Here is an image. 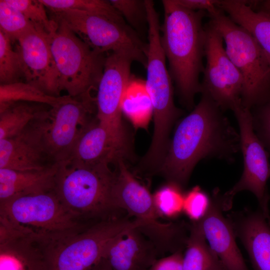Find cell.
<instances>
[{
  "mask_svg": "<svg viewBox=\"0 0 270 270\" xmlns=\"http://www.w3.org/2000/svg\"><path fill=\"white\" fill-rule=\"evenodd\" d=\"M52 13V20L64 22L94 50L102 54L122 53L146 68L148 44L130 26L82 10H68Z\"/></svg>",
  "mask_w": 270,
  "mask_h": 270,
  "instance_id": "9c48e42d",
  "label": "cell"
},
{
  "mask_svg": "<svg viewBox=\"0 0 270 270\" xmlns=\"http://www.w3.org/2000/svg\"><path fill=\"white\" fill-rule=\"evenodd\" d=\"M118 172L112 190L115 208L126 211L141 222L138 228L156 246L159 254L183 250L189 236L190 224L184 222L163 223L154 206L152 196L126 166L124 160L116 162Z\"/></svg>",
  "mask_w": 270,
  "mask_h": 270,
  "instance_id": "8992f818",
  "label": "cell"
},
{
  "mask_svg": "<svg viewBox=\"0 0 270 270\" xmlns=\"http://www.w3.org/2000/svg\"><path fill=\"white\" fill-rule=\"evenodd\" d=\"M248 0H220L219 6L254 38L270 63V15L254 9Z\"/></svg>",
  "mask_w": 270,
  "mask_h": 270,
  "instance_id": "603a6c76",
  "label": "cell"
},
{
  "mask_svg": "<svg viewBox=\"0 0 270 270\" xmlns=\"http://www.w3.org/2000/svg\"><path fill=\"white\" fill-rule=\"evenodd\" d=\"M70 96H50L27 82H16L0 85V112L19 102L40 103L55 108Z\"/></svg>",
  "mask_w": 270,
  "mask_h": 270,
  "instance_id": "484cf974",
  "label": "cell"
},
{
  "mask_svg": "<svg viewBox=\"0 0 270 270\" xmlns=\"http://www.w3.org/2000/svg\"><path fill=\"white\" fill-rule=\"evenodd\" d=\"M184 194L182 187L169 182L152 196L156 209L160 216L174 218L183 212Z\"/></svg>",
  "mask_w": 270,
  "mask_h": 270,
  "instance_id": "f1b7e54d",
  "label": "cell"
},
{
  "mask_svg": "<svg viewBox=\"0 0 270 270\" xmlns=\"http://www.w3.org/2000/svg\"><path fill=\"white\" fill-rule=\"evenodd\" d=\"M90 270H112L104 259L102 258Z\"/></svg>",
  "mask_w": 270,
  "mask_h": 270,
  "instance_id": "f35d334b",
  "label": "cell"
},
{
  "mask_svg": "<svg viewBox=\"0 0 270 270\" xmlns=\"http://www.w3.org/2000/svg\"><path fill=\"white\" fill-rule=\"evenodd\" d=\"M0 270H48L44 243L0 231Z\"/></svg>",
  "mask_w": 270,
  "mask_h": 270,
  "instance_id": "44dd1931",
  "label": "cell"
},
{
  "mask_svg": "<svg viewBox=\"0 0 270 270\" xmlns=\"http://www.w3.org/2000/svg\"><path fill=\"white\" fill-rule=\"evenodd\" d=\"M206 240L198 222H191L183 257L184 270H227Z\"/></svg>",
  "mask_w": 270,
  "mask_h": 270,
  "instance_id": "cb8c5ba5",
  "label": "cell"
},
{
  "mask_svg": "<svg viewBox=\"0 0 270 270\" xmlns=\"http://www.w3.org/2000/svg\"><path fill=\"white\" fill-rule=\"evenodd\" d=\"M206 94L178 126L158 171L172 182L185 186L194 166L210 158L232 160L240 150V134Z\"/></svg>",
  "mask_w": 270,
  "mask_h": 270,
  "instance_id": "6da1fadb",
  "label": "cell"
},
{
  "mask_svg": "<svg viewBox=\"0 0 270 270\" xmlns=\"http://www.w3.org/2000/svg\"><path fill=\"white\" fill-rule=\"evenodd\" d=\"M48 111L28 102L13 104L0 112V140L16 136Z\"/></svg>",
  "mask_w": 270,
  "mask_h": 270,
  "instance_id": "4316f807",
  "label": "cell"
},
{
  "mask_svg": "<svg viewBox=\"0 0 270 270\" xmlns=\"http://www.w3.org/2000/svg\"><path fill=\"white\" fill-rule=\"evenodd\" d=\"M142 226L138 220L112 216L44 242L48 270H90L116 237Z\"/></svg>",
  "mask_w": 270,
  "mask_h": 270,
  "instance_id": "5b68a950",
  "label": "cell"
},
{
  "mask_svg": "<svg viewBox=\"0 0 270 270\" xmlns=\"http://www.w3.org/2000/svg\"><path fill=\"white\" fill-rule=\"evenodd\" d=\"M206 65L200 93L208 94L222 110L234 112L244 107V78L226 52L223 38L208 21L205 24Z\"/></svg>",
  "mask_w": 270,
  "mask_h": 270,
  "instance_id": "8fae6325",
  "label": "cell"
},
{
  "mask_svg": "<svg viewBox=\"0 0 270 270\" xmlns=\"http://www.w3.org/2000/svg\"><path fill=\"white\" fill-rule=\"evenodd\" d=\"M210 203V196L196 186L184 194L183 212L192 222H198L206 214Z\"/></svg>",
  "mask_w": 270,
  "mask_h": 270,
  "instance_id": "836d02e7",
  "label": "cell"
},
{
  "mask_svg": "<svg viewBox=\"0 0 270 270\" xmlns=\"http://www.w3.org/2000/svg\"><path fill=\"white\" fill-rule=\"evenodd\" d=\"M256 6L257 10L270 15V0H254L252 6Z\"/></svg>",
  "mask_w": 270,
  "mask_h": 270,
  "instance_id": "74e56055",
  "label": "cell"
},
{
  "mask_svg": "<svg viewBox=\"0 0 270 270\" xmlns=\"http://www.w3.org/2000/svg\"><path fill=\"white\" fill-rule=\"evenodd\" d=\"M50 117V110L16 136L0 140V168L40 170L56 164L50 152L46 138Z\"/></svg>",
  "mask_w": 270,
  "mask_h": 270,
  "instance_id": "9a60e30c",
  "label": "cell"
},
{
  "mask_svg": "<svg viewBox=\"0 0 270 270\" xmlns=\"http://www.w3.org/2000/svg\"><path fill=\"white\" fill-rule=\"evenodd\" d=\"M208 16L221 34L228 56L244 82L243 106L251 110L270 98V63L252 36L220 8Z\"/></svg>",
  "mask_w": 270,
  "mask_h": 270,
  "instance_id": "52a82bcc",
  "label": "cell"
},
{
  "mask_svg": "<svg viewBox=\"0 0 270 270\" xmlns=\"http://www.w3.org/2000/svg\"><path fill=\"white\" fill-rule=\"evenodd\" d=\"M180 5L191 10H204L208 14L219 8L220 0H175Z\"/></svg>",
  "mask_w": 270,
  "mask_h": 270,
  "instance_id": "8d00e7d4",
  "label": "cell"
},
{
  "mask_svg": "<svg viewBox=\"0 0 270 270\" xmlns=\"http://www.w3.org/2000/svg\"><path fill=\"white\" fill-rule=\"evenodd\" d=\"M128 148L116 140L96 116L82 128L66 161L85 166L110 164L124 160Z\"/></svg>",
  "mask_w": 270,
  "mask_h": 270,
  "instance_id": "ac0fdd59",
  "label": "cell"
},
{
  "mask_svg": "<svg viewBox=\"0 0 270 270\" xmlns=\"http://www.w3.org/2000/svg\"><path fill=\"white\" fill-rule=\"evenodd\" d=\"M222 195L218 188L213 190L209 208L198 222L209 246L227 270H250L237 246L230 222L222 214Z\"/></svg>",
  "mask_w": 270,
  "mask_h": 270,
  "instance_id": "e0dca14e",
  "label": "cell"
},
{
  "mask_svg": "<svg viewBox=\"0 0 270 270\" xmlns=\"http://www.w3.org/2000/svg\"><path fill=\"white\" fill-rule=\"evenodd\" d=\"M234 113L240 129L244 170L240 180L223 194L224 204L227 209L230 210L234 196L241 191L248 190L256 196L260 210L270 223V196L266 186L270 178L269 154L256 134L251 110L243 107Z\"/></svg>",
  "mask_w": 270,
  "mask_h": 270,
  "instance_id": "30bf717a",
  "label": "cell"
},
{
  "mask_svg": "<svg viewBox=\"0 0 270 270\" xmlns=\"http://www.w3.org/2000/svg\"><path fill=\"white\" fill-rule=\"evenodd\" d=\"M257 107L254 114H252L254 128L259 138L270 152V98Z\"/></svg>",
  "mask_w": 270,
  "mask_h": 270,
  "instance_id": "e575fe53",
  "label": "cell"
},
{
  "mask_svg": "<svg viewBox=\"0 0 270 270\" xmlns=\"http://www.w3.org/2000/svg\"><path fill=\"white\" fill-rule=\"evenodd\" d=\"M10 40L0 31V82L8 84L18 82L22 76L21 60L18 53L14 50Z\"/></svg>",
  "mask_w": 270,
  "mask_h": 270,
  "instance_id": "4dcf8cb0",
  "label": "cell"
},
{
  "mask_svg": "<svg viewBox=\"0 0 270 270\" xmlns=\"http://www.w3.org/2000/svg\"><path fill=\"white\" fill-rule=\"evenodd\" d=\"M16 41V50L21 60L26 82L50 96H60L59 76L48 36L34 28L20 36Z\"/></svg>",
  "mask_w": 270,
  "mask_h": 270,
  "instance_id": "2e32d148",
  "label": "cell"
},
{
  "mask_svg": "<svg viewBox=\"0 0 270 270\" xmlns=\"http://www.w3.org/2000/svg\"><path fill=\"white\" fill-rule=\"evenodd\" d=\"M183 250H178L169 256L157 259L148 270H184Z\"/></svg>",
  "mask_w": 270,
  "mask_h": 270,
  "instance_id": "d590c367",
  "label": "cell"
},
{
  "mask_svg": "<svg viewBox=\"0 0 270 270\" xmlns=\"http://www.w3.org/2000/svg\"><path fill=\"white\" fill-rule=\"evenodd\" d=\"M129 56L111 52L106 58L103 74L96 98V118L120 142L128 145L122 120V100L130 76L132 63Z\"/></svg>",
  "mask_w": 270,
  "mask_h": 270,
  "instance_id": "4fadbf2b",
  "label": "cell"
},
{
  "mask_svg": "<svg viewBox=\"0 0 270 270\" xmlns=\"http://www.w3.org/2000/svg\"><path fill=\"white\" fill-rule=\"evenodd\" d=\"M145 4L148 25L145 84L152 106L154 126L164 128L172 124L182 111L174 102L172 80L161 44L158 14L152 0H145Z\"/></svg>",
  "mask_w": 270,
  "mask_h": 270,
  "instance_id": "7c38bea8",
  "label": "cell"
},
{
  "mask_svg": "<svg viewBox=\"0 0 270 270\" xmlns=\"http://www.w3.org/2000/svg\"><path fill=\"white\" fill-rule=\"evenodd\" d=\"M20 10L35 29L50 36L58 28V24L47 16L44 6L40 0H6Z\"/></svg>",
  "mask_w": 270,
  "mask_h": 270,
  "instance_id": "f546056e",
  "label": "cell"
},
{
  "mask_svg": "<svg viewBox=\"0 0 270 270\" xmlns=\"http://www.w3.org/2000/svg\"><path fill=\"white\" fill-rule=\"evenodd\" d=\"M108 165L59 163L54 190L66 209L84 222L120 216L112 200L116 173Z\"/></svg>",
  "mask_w": 270,
  "mask_h": 270,
  "instance_id": "3957f363",
  "label": "cell"
},
{
  "mask_svg": "<svg viewBox=\"0 0 270 270\" xmlns=\"http://www.w3.org/2000/svg\"><path fill=\"white\" fill-rule=\"evenodd\" d=\"M158 254L154 244L136 228L112 240L102 258L112 270H148Z\"/></svg>",
  "mask_w": 270,
  "mask_h": 270,
  "instance_id": "ffe728a7",
  "label": "cell"
},
{
  "mask_svg": "<svg viewBox=\"0 0 270 270\" xmlns=\"http://www.w3.org/2000/svg\"><path fill=\"white\" fill-rule=\"evenodd\" d=\"M228 218L246 248L254 270H270V223L262 212L247 208Z\"/></svg>",
  "mask_w": 270,
  "mask_h": 270,
  "instance_id": "d6986e66",
  "label": "cell"
},
{
  "mask_svg": "<svg viewBox=\"0 0 270 270\" xmlns=\"http://www.w3.org/2000/svg\"><path fill=\"white\" fill-rule=\"evenodd\" d=\"M59 163L40 170L0 168V202L21 195L53 190Z\"/></svg>",
  "mask_w": 270,
  "mask_h": 270,
  "instance_id": "7402d4cb",
  "label": "cell"
},
{
  "mask_svg": "<svg viewBox=\"0 0 270 270\" xmlns=\"http://www.w3.org/2000/svg\"><path fill=\"white\" fill-rule=\"evenodd\" d=\"M89 223L70 212L54 190L0 202V229L48 242Z\"/></svg>",
  "mask_w": 270,
  "mask_h": 270,
  "instance_id": "277c9868",
  "label": "cell"
},
{
  "mask_svg": "<svg viewBox=\"0 0 270 270\" xmlns=\"http://www.w3.org/2000/svg\"><path fill=\"white\" fill-rule=\"evenodd\" d=\"M110 2L135 30H138L144 26H148L144 0H110Z\"/></svg>",
  "mask_w": 270,
  "mask_h": 270,
  "instance_id": "d6a6232c",
  "label": "cell"
},
{
  "mask_svg": "<svg viewBox=\"0 0 270 270\" xmlns=\"http://www.w3.org/2000/svg\"><path fill=\"white\" fill-rule=\"evenodd\" d=\"M164 20L160 40L168 72L181 103L188 109L200 92V76L204 66L206 30L202 20L208 13L186 8L175 0L162 1Z\"/></svg>",
  "mask_w": 270,
  "mask_h": 270,
  "instance_id": "7a4b0ae2",
  "label": "cell"
},
{
  "mask_svg": "<svg viewBox=\"0 0 270 270\" xmlns=\"http://www.w3.org/2000/svg\"><path fill=\"white\" fill-rule=\"evenodd\" d=\"M96 108L90 94L68 100L51 108L46 138L50 152L56 163L68 160L82 128L92 119Z\"/></svg>",
  "mask_w": 270,
  "mask_h": 270,
  "instance_id": "5bb4252c",
  "label": "cell"
},
{
  "mask_svg": "<svg viewBox=\"0 0 270 270\" xmlns=\"http://www.w3.org/2000/svg\"><path fill=\"white\" fill-rule=\"evenodd\" d=\"M131 78L123 94L122 112L136 128H146L153 113L152 102L145 82Z\"/></svg>",
  "mask_w": 270,
  "mask_h": 270,
  "instance_id": "d4e9b609",
  "label": "cell"
},
{
  "mask_svg": "<svg viewBox=\"0 0 270 270\" xmlns=\"http://www.w3.org/2000/svg\"><path fill=\"white\" fill-rule=\"evenodd\" d=\"M34 28L20 10L6 0H0V31L12 42Z\"/></svg>",
  "mask_w": 270,
  "mask_h": 270,
  "instance_id": "1f68e13d",
  "label": "cell"
},
{
  "mask_svg": "<svg viewBox=\"0 0 270 270\" xmlns=\"http://www.w3.org/2000/svg\"><path fill=\"white\" fill-rule=\"evenodd\" d=\"M52 12L76 10L102 16L118 24L128 26L124 19L110 0H40Z\"/></svg>",
  "mask_w": 270,
  "mask_h": 270,
  "instance_id": "83f0119b",
  "label": "cell"
},
{
  "mask_svg": "<svg viewBox=\"0 0 270 270\" xmlns=\"http://www.w3.org/2000/svg\"><path fill=\"white\" fill-rule=\"evenodd\" d=\"M54 20L58 28L48 40L61 91L76 98L97 90L106 57L90 48L64 22Z\"/></svg>",
  "mask_w": 270,
  "mask_h": 270,
  "instance_id": "ba28073f",
  "label": "cell"
}]
</instances>
